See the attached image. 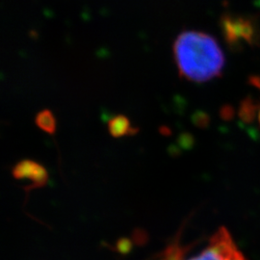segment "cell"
Masks as SVG:
<instances>
[{
  "label": "cell",
  "instance_id": "obj_2",
  "mask_svg": "<svg viewBox=\"0 0 260 260\" xmlns=\"http://www.w3.org/2000/svg\"><path fill=\"white\" fill-rule=\"evenodd\" d=\"M188 260H247L238 249L231 233L221 226L210 237L204 251Z\"/></svg>",
  "mask_w": 260,
  "mask_h": 260
},
{
  "label": "cell",
  "instance_id": "obj_6",
  "mask_svg": "<svg viewBox=\"0 0 260 260\" xmlns=\"http://www.w3.org/2000/svg\"><path fill=\"white\" fill-rule=\"evenodd\" d=\"M257 109V105L251 98L244 100L240 104L239 108V116L242 121L246 122H251L255 118V113Z\"/></svg>",
  "mask_w": 260,
  "mask_h": 260
},
{
  "label": "cell",
  "instance_id": "obj_9",
  "mask_svg": "<svg viewBox=\"0 0 260 260\" xmlns=\"http://www.w3.org/2000/svg\"><path fill=\"white\" fill-rule=\"evenodd\" d=\"M258 121H259V124H260V108H259V111H258Z\"/></svg>",
  "mask_w": 260,
  "mask_h": 260
},
{
  "label": "cell",
  "instance_id": "obj_8",
  "mask_svg": "<svg viewBox=\"0 0 260 260\" xmlns=\"http://www.w3.org/2000/svg\"><path fill=\"white\" fill-rule=\"evenodd\" d=\"M249 81H250V83H251L252 86L258 88L260 90V75H253V76H251L250 79H249Z\"/></svg>",
  "mask_w": 260,
  "mask_h": 260
},
{
  "label": "cell",
  "instance_id": "obj_7",
  "mask_svg": "<svg viewBox=\"0 0 260 260\" xmlns=\"http://www.w3.org/2000/svg\"><path fill=\"white\" fill-rule=\"evenodd\" d=\"M38 125L42 128V129L47 131L49 133H52L55 129V120L53 115L47 110L41 112L38 115L37 120Z\"/></svg>",
  "mask_w": 260,
  "mask_h": 260
},
{
  "label": "cell",
  "instance_id": "obj_3",
  "mask_svg": "<svg viewBox=\"0 0 260 260\" xmlns=\"http://www.w3.org/2000/svg\"><path fill=\"white\" fill-rule=\"evenodd\" d=\"M223 35L230 47H238L241 42L252 45L255 40L254 23L243 17L224 16L221 21Z\"/></svg>",
  "mask_w": 260,
  "mask_h": 260
},
{
  "label": "cell",
  "instance_id": "obj_4",
  "mask_svg": "<svg viewBox=\"0 0 260 260\" xmlns=\"http://www.w3.org/2000/svg\"><path fill=\"white\" fill-rule=\"evenodd\" d=\"M13 173L18 179L31 180L33 187L45 185L47 183V171L33 161L20 162L15 167Z\"/></svg>",
  "mask_w": 260,
  "mask_h": 260
},
{
  "label": "cell",
  "instance_id": "obj_1",
  "mask_svg": "<svg viewBox=\"0 0 260 260\" xmlns=\"http://www.w3.org/2000/svg\"><path fill=\"white\" fill-rule=\"evenodd\" d=\"M174 56L179 75L197 83L222 75L224 57L212 36L198 31H185L177 36Z\"/></svg>",
  "mask_w": 260,
  "mask_h": 260
},
{
  "label": "cell",
  "instance_id": "obj_5",
  "mask_svg": "<svg viewBox=\"0 0 260 260\" xmlns=\"http://www.w3.org/2000/svg\"><path fill=\"white\" fill-rule=\"evenodd\" d=\"M109 130L112 135L115 137L125 135L131 131L129 121L122 116L115 117L109 121Z\"/></svg>",
  "mask_w": 260,
  "mask_h": 260
}]
</instances>
